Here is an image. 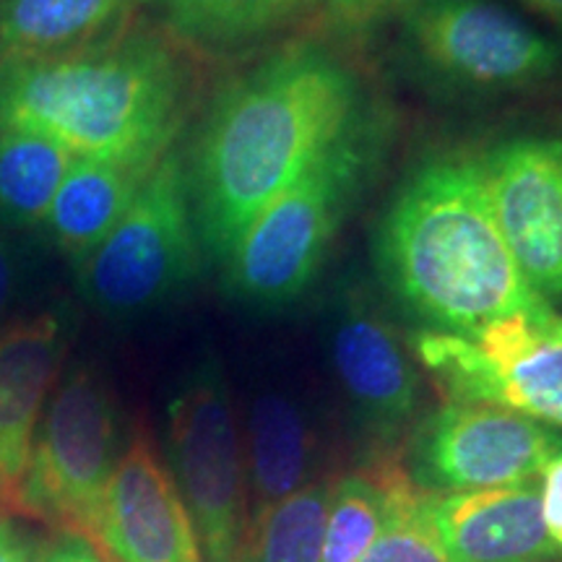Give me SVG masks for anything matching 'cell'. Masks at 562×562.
<instances>
[{
  "instance_id": "1",
  "label": "cell",
  "mask_w": 562,
  "mask_h": 562,
  "mask_svg": "<svg viewBox=\"0 0 562 562\" xmlns=\"http://www.w3.org/2000/svg\"><path fill=\"white\" fill-rule=\"evenodd\" d=\"M368 110L357 70L315 40L290 42L224 83L186 159L203 252L222 263L250 222Z\"/></svg>"
},
{
  "instance_id": "2",
  "label": "cell",
  "mask_w": 562,
  "mask_h": 562,
  "mask_svg": "<svg viewBox=\"0 0 562 562\" xmlns=\"http://www.w3.org/2000/svg\"><path fill=\"white\" fill-rule=\"evenodd\" d=\"M375 266L422 331L472 336L513 313L550 307L513 261L492 211L482 154L425 157L378 222Z\"/></svg>"
},
{
  "instance_id": "3",
  "label": "cell",
  "mask_w": 562,
  "mask_h": 562,
  "mask_svg": "<svg viewBox=\"0 0 562 562\" xmlns=\"http://www.w3.org/2000/svg\"><path fill=\"white\" fill-rule=\"evenodd\" d=\"M193 70L165 34L123 30L81 50L0 63V128L58 140L70 157L149 172L172 149Z\"/></svg>"
},
{
  "instance_id": "4",
  "label": "cell",
  "mask_w": 562,
  "mask_h": 562,
  "mask_svg": "<svg viewBox=\"0 0 562 562\" xmlns=\"http://www.w3.org/2000/svg\"><path fill=\"white\" fill-rule=\"evenodd\" d=\"M385 144L389 131L381 112L368 110L271 201L222 261L232 297L252 307H281L302 297L375 178Z\"/></svg>"
},
{
  "instance_id": "5",
  "label": "cell",
  "mask_w": 562,
  "mask_h": 562,
  "mask_svg": "<svg viewBox=\"0 0 562 562\" xmlns=\"http://www.w3.org/2000/svg\"><path fill=\"white\" fill-rule=\"evenodd\" d=\"M201 252L186 154L172 146L140 182L110 235L76 266L79 290L97 313L136 318L191 284Z\"/></svg>"
},
{
  "instance_id": "6",
  "label": "cell",
  "mask_w": 562,
  "mask_h": 562,
  "mask_svg": "<svg viewBox=\"0 0 562 562\" xmlns=\"http://www.w3.org/2000/svg\"><path fill=\"white\" fill-rule=\"evenodd\" d=\"M121 453L115 393L102 372L76 364L58 378L42 412L16 513L97 544L104 495Z\"/></svg>"
},
{
  "instance_id": "7",
  "label": "cell",
  "mask_w": 562,
  "mask_h": 562,
  "mask_svg": "<svg viewBox=\"0 0 562 562\" xmlns=\"http://www.w3.org/2000/svg\"><path fill=\"white\" fill-rule=\"evenodd\" d=\"M167 469L191 513L203 562H240L248 472L229 381L214 351L193 362L167 404Z\"/></svg>"
},
{
  "instance_id": "8",
  "label": "cell",
  "mask_w": 562,
  "mask_h": 562,
  "mask_svg": "<svg viewBox=\"0 0 562 562\" xmlns=\"http://www.w3.org/2000/svg\"><path fill=\"white\" fill-rule=\"evenodd\" d=\"M409 351L442 398L513 409L562 432V313H513L472 336L417 331Z\"/></svg>"
},
{
  "instance_id": "9",
  "label": "cell",
  "mask_w": 562,
  "mask_h": 562,
  "mask_svg": "<svg viewBox=\"0 0 562 562\" xmlns=\"http://www.w3.org/2000/svg\"><path fill=\"white\" fill-rule=\"evenodd\" d=\"M398 34L425 74L474 94L542 87L562 68L558 42L497 0H417L398 13Z\"/></svg>"
},
{
  "instance_id": "10",
  "label": "cell",
  "mask_w": 562,
  "mask_h": 562,
  "mask_svg": "<svg viewBox=\"0 0 562 562\" xmlns=\"http://www.w3.org/2000/svg\"><path fill=\"white\" fill-rule=\"evenodd\" d=\"M562 456V432L505 406L442 402L422 417L402 456L422 492H474L537 482Z\"/></svg>"
},
{
  "instance_id": "11",
  "label": "cell",
  "mask_w": 562,
  "mask_h": 562,
  "mask_svg": "<svg viewBox=\"0 0 562 562\" xmlns=\"http://www.w3.org/2000/svg\"><path fill=\"white\" fill-rule=\"evenodd\" d=\"M326 355L368 463L393 461L422 417L419 364L364 294L336 305Z\"/></svg>"
},
{
  "instance_id": "12",
  "label": "cell",
  "mask_w": 562,
  "mask_h": 562,
  "mask_svg": "<svg viewBox=\"0 0 562 562\" xmlns=\"http://www.w3.org/2000/svg\"><path fill=\"white\" fill-rule=\"evenodd\" d=\"M482 161L513 261L539 297L562 305V138L501 140Z\"/></svg>"
},
{
  "instance_id": "13",
  "label": "cell",
  "mask_w": 562,
  "mask_h": 562,
  "mask_svg": "<svg viewBox=\"0 0 562 562\" xmlns=\"http://www.w3.org/2000/svg\"><path fill=\"white\" fill-rule=\"evenodd\" d=\"M97 547L112 562H203L191 513L146 435L123 448L104 495Z\"/></svg>"
},
{
  "instance_id": "14",
  "label": "cell",
  "mask_w": 562,
  "mask_h": 562,
  "mask_svg": "<svg viewBox=\"0 0 562 562\" xmlns=\"http://www.w3.org/2000/svg\"><path fill=\"white\" fill-rule=\"evenodd\" d=\"M417 508L448 562H562L547 533L539 480L474 492H422Z\"/></svg>"
},
{
  "instance_id": "15",
  "label": "cell",
  "mask_w": 562,
  "mask_h": 562,
  "mask_svg": "<svg viewBox=\"0 0 562 562\" xmlns=\"http://www.w3.org/2000/svg\"><path fill=\"white\" fill-rule=\"evenodd\" d=\"M68 349L63 311L16 321L0 334V513H16L42 412Z\"/></svg>"
},
{
  "instance_id": "16",
  "label": "cell",
  "mask_w": 562,
  "mask_h": 562,
  "mask_svg": "<svg viewBox=\"0 0 562 562\" xmlns=\"http://www.w3.org/2000/svg\"><path fill=\"white\" fill-rule=\"evenodd\" d=\"M243 448L250 521L321 482L318 425L294 391L269 385L252 393L245 412Z\"/></svg>"
},
{
  "instance_id": "17",
  "label": "cell",
  "mask_w": 562,
  "mask_h": 562,
  "mask_svg": "<svg viewBox=\"0 0 562 562\" xmlns=\"http://www.w3.org/2000/svg\"><path fill=\"white\" fill-rule=\"evenodd\" d=\"M138 0H0V63L66 55L115 37Z\"/></svg>"
},
{
  "instance_id": "18",
  "label": "cell",
  "mask_w": 562,
  "mask_h": 562,
  "mask_svg": "<svg viewBox=\"0 0 562 562\" xmlns=\"http://www.w3.org/2000/svg\"><path fill=\"white\" fill-rule=\"evenodd\" d=\"M146 175L110 161L74 157L42 229L63 256L79 266L125 214Z\"/></svg>"
},
{
  "instance_id": "19",
  "label": "cell",
  "mask_w": 562,
  "mask_h": 562,
  "mask_svg": "<svg viewBox=\"0 0 562 562\" xmlns=\"http://www.w3.org/2000/svg\"><path fill=\"white\" fill-rule=\"evenodd\" d=\"M307 0H138L182 50L235 53L258 45Z\"/></svg>"
},
{
  "instance_id": "20",
  "label": "cell",
  "mask_w": 562,
  "mask_h": 562,
  "mask_svg": "<svg viewBox=\"0 0 562 562\" xmlns=\"http://www.w3.org/2000/svg\"><path fill=\"white\" fill-rule=\"evenodd\" d=\"M70 161L58 140L26 128H0V224L19 235L42 227Z\"/></svg>"
},
{
  "instance_id": "21",
  "label": "cell",
  "mask_w": 562,
  "mask_h": 562,
  "mask_svg": "<svg viewBox=\"0 0 562 562\" xmlns=\"http://www.w3.org/2000/svg\"><path fill=\"white\" fill-rule=\"evenodd\" d=\"M385 461L364 463L357 472L331 480L323 518L321 562H362L385 521Z\"/></svg>"
},
{
  "instance_id": "22",
  "label": "cell",
  "mask_w": 562,
  "mask_h": 562,
  "mask_svg": "<svg viewBox=\"0 0 562 562\" xmlns=\"http://www.w3.org/2000/svg\"><path fill=\"white\" fill-rule=\"evenodd\" d=\"M328 487L331 480L313 482L277 508L252 518L240 562H321Z\"/></svg>"
},
{
  "instance_id": "23",
  "label": "cell",
  "mask_w": 562,
  "mask_h": 562,
  "mask_svg": "<svg viewBox=\"0 0 562 562\" xmlns=\"http://www.w3.org/2000/svg\"><path fill=\"white\" fill-rule=\"evenodd\" d=\"M385 482H389L385 521L362 562H448L430 526L419 516L417 487L404 474L402 461H385Z\"/></svg>"
},
{
  "instance_id": "24",
  "label": "cell",
  "mask_w": 562,
  "mask_h": 562,
  "mask_svg": "<svg viewBox=\"0 0 562 562\" xmlns=\"http://www.w3.org/2000/svg\"><path fill=\"white\" fill-rule=\"evenodd\" d=\"M24 271L26 256L21 250L19 232L0 224V334L11 326V313L24 286Z\"/></svg>"
},
{
  "instance_id": "25",
  "label": "cell",
  "mask_w": 562,
  "mask_h": 562,
  "mask_svg": "<svg viewBox=\"0 0 562 562\" xmlns=\"http://www.w3.org/2000/svg\"><path fill=\"white\" fill-rule=\"evenodd\" d=\"M417 0H321L323 13L339 30H364L378 21L398 16Z\"/></svg>"
},
{
  "instance_id": "26",
  "label": "cell",
  "mask_w": 562,
  "mask_h": 562,
  "mask_svg": "<svg viewBox=\"0 0 562 562\" xmlns=\"http://www.w3.org/2000/svg\"><path fill=\"white\" fill-rule=\"evenodd\" d=\"M34 562H112L100 547L76 533H55L53 539L37 544Z\"/></svg>"
},
{
  "instance_id": "27",
  "label": "cell",
  "mask_w": 562,
  "mask_h": 562,
  "mask_svg": "<svg viewBox=\"0 0 562 562\" xmlns=\"http://www.w3.org/2000/svg\"><path fill=\"white\" fill-rule=\"evenodd\" d=\"M539 501H542L547 533L562 550V456H558L539 476Z\"/></svg>"
},
{
  "instance_id": "28",
  "label": "cell",
  "mask_w": 562,
  "mask_h": 562,
  "mask_svg": "<svg viewBox=\"0 0 562 562\" xmlns=\"http://www.w3.org/2000/svg\"><path fill=\"white\" fill-rule=\"evenodd\" d=\"M34 550L37 544L5 513H0V562H34Z\"/></svg>"
},
{
  "instance_id": "29",
  "label": "cell",
  "mask_w": 562,
  "mask_h": 562,
  "mask_svg": "<svg viewBox=\"0 0 562 562\" xmlns=\"http://www.w3.org/2000/svg\"><path fill=\"white\" fill-rule=\"evenodd\" d=\"M518 3H521L524 9L539 13V16L547 19L552 26H558L562 32V0H518Z\"/></svg>"
}]
</instances>
